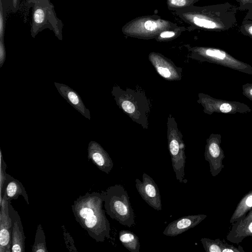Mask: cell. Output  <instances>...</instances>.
Masks as SVG:
<instances>
[{
	"mask_svg": "<svg viewBox=\"0 0 252 252\" xmlns=\"http://www.w3.org/2000/svg\"><path fill=\"white\" fill-rule=\"evenodd\" d=\"M135 186L142 199L150 206L157 211L162 209L160 191L152 177L143 173L142 181L136 179Z\"/></svg>",
	"mask_w": 252,
	"mask_h": 252,
	"instance_id": "9",
	"label": "cell"
},
{
	"mask_svg": "<svg viewBox=\"0 0 252 252\" xmlns=\"http://www.w3.org/2000/svg\"><path fill=\"white\" fill-rule=\"evenodd\" d=\"M169 2L174 6L181 7L185 5L187 1V0H169Z\"/></svg>",
	"mask_w": 252,
	"mask_h": 252,
	"instance_id": "28",
	"label": "cell"
},
{
	"mask_svg": "<svg viewBox=\"0 0 252 252\" xmlns=\"http://www.w3.org/2000/svg\"><path fill=\"white\" fill-rule=\"evenodd\" d=\"M5 15L1 0H0V40H4Z\"/></svg>",
	"mask_w": 252,
	"mask_h": 252,
	"instance_id": "23",
	"label": "cell"
},
{
	"mask_svg": "<svg viewBox=\"0 0 252 252\" xmlns=\"http://www.w3.org/2000/svg\"><path fill=\"white\" fill-rule=\"evenodd\" d=\"M221 252H245L243 247L239 245L238 248L233 245H229L224 240L221 243Z\"/></svg>",
	"mask_w": 252,
	"mask_h": 252,
	"instance_id": "22",
	"label": "cell"
},
{
	"mask_svg": "<svg viewBox=\"0 0 252 252\" xmlns=\"http://www.w3.org/2000/svg\"><path fill=\"white\" fill-rule=\"evenodd\" d=\"M104 197V208L112 219L121 224L131 227L135 224V214L125 188L121 185H115L102 191Z\"/></svg>",
	"mask_w": 252,
	"mask_h": 252,
	"instance_id": "3",
	"label": "cell"
},
{
	"mask_svg": "<svg viewBox=\"0 0 252 252\" xmlns=\"http://www.w3.org/2000/svg\"><path fill=\"white\" fill-rule=\"evenodd\" d=\"M111 94L120 109L143 128L148 129L151 103L141 89L124 90L116 85Z\"/></svg>",
	"mask_w": 252,
	"mask_h": 252,
	"instance_id": "2",
	"label": "cell"
},
{
	"mask_svg": "<svg viewBox=\"0 0 252 252\" xmlns=\"http://www.w3.org/2000/svg\"><path fill=\"white\" fill-rule=\"evenodd\" d=\"M103 192H87L79 196L71 205L76 221L96 242L110 238V224L102 208Z\"/></svg>",
	"mask_w": 252,
	"mask_h": 252,
	"instance_id": "1",
	"label": "cell"
},
{
	"mask_svg": "<svg viewBox=\"0 0 252 252\" xmlns=\"http://www.w3.org/2000/svg\"><path fill=\"white\" fill-rule=\"evenodd\" d=\"M11 10L15 12L19 8L20 0H10Z\"/></svg>",
	"mask_w": 252,
	"mask_h": 252,
	"instance_id": "30",
	"label": "cell"
},
{
	"mask_svg": "<svg viewBox=\"0 0 252 252\" xmlns=\"http://www.w3.org/2000/svg\"><path fill=\"white\" fill-rule=\"evenodd\" d=\"M3 196L0 198V252H11L12 220L8 203Z\"/></svg>",
	"mask_w": 252,
	"mask_h": 252,
	"instance_id": "11",
	"label": "cell"
},
{
	"mask_svg": "<svg viewBox=\"0 0 252 252\" xmlns=\"http://www.w3.org/2000/svg\"><path fill=\"white\" fill-rule=\"evenodd\" d=\"M167 136L168 148L176 178L179 183H184L186 158L185 153V145L183 136L178 128L175 118L172 114H169L167 117Z\"/></svg>",
	"mask_w": 252,
	"mask_h": 252,
	"instance_id": "4",
	"label": "cell"
},
{
	"mask_svg": "<svg viewBox=\"0 0 252 252\" xmlns=\"http://www.w3.org/2000/svg\"><path fill=\"white\" fill-rule=\"evenodd\" d=\"M55 85L60 94L83 116L91 120L89 110L84 105L79 94L69 86L55 82Z\"/></svg>",
	"mask_w": 252,
	"mask_h": 252,
	"instance_id": "17",
	"label": "cell"
},
{
	"mask_svg": "<svg viewBox=\"0 0 252 252\" xmlns=\"http://www.w3.org/2000/svg\"><path fill=\"white\" fill-rule=\"evenodd\" d=\"M8 207L12 223L11 252H24L25 236L20 217L17 211L13 208L11 201L8 203Z\"/></svg>",
	"mask_w": 252,
	"mask_h": 252,
	"instance_id": "15",
	"label": "cell"
},
{
	"mask_svg": "<svg viewBox=\"0 0 252 252\" xmlns=\"http://www.w3.org/2000/svg\"><path fill=\"white\" fill-rule=\"evenodd\" d=\"M191 58L202 62L216 63L243 73L252 75V66L231 56L221 49L211 47L191 49Z\"/></svg>",
	"mask_w": 252,
	"mask_h": 252,
	"instance_id": "6",
	"label": "cell"
},
{
	"mask_svg": "<svg viewBox=\"0 0 252 252\" xmlns=\"http://www.w3.org/2000/svg\"><path fill=\"white\" fill-rule=\"evenodd\" d=\"M149 60L158 73L167 81H179L182 79L183 69L162 55L152 52Z\"/></svg>",
	"mask_w": 252,
	"mask_h": 252,
	"instance_id": "10",
	"label": "cell"
},
{
	"mask_svg": "<svg viewBox=\"0 0 252 252\" xmlns=\"http://www.w3.org/2000/svg\"><path fill=\"white\" fill-rule=\"evenodd\" d=\"M2 190L3 196L7 201H11L12 200L16 199L20 195H22L27 203L29 204L28 195L21 182L6 173L2 186L0 188L1 193Z\"/></svg>",
	"mask_w": 252,
	"mask_h": 252,
	"instance_id": "16",
	"label": "cell"
},
{
	"mask_svg": "<svg viewBox=\"0 0 252 252\" xmlns=\"http://www.w3.org/2000/svg\"><path fill=\"white\" fill-rule=\"evenodd\" d=\"M226 238L229 242L238 244L244 238L252 237V209L247 214L234 222Z\"/></svg>",
	"mask_w": 252,
	"mask_h": 252,
	"instance_id": "14",
	"label": "cell"
},
{
	"mask_svg": "<svg viewBox=\"0 0 252 252\" xmlns=\"http://www.w3.org/2000/svg\"><path fill=\"white\" fill-rule=\"evenodd\" d=\"M221 135L212 133L206 139L204 158L209 162L210 172L213 177L217 176L222 170V160L225 155L221 146Z\"/></svg>",
	"mask_w": 252,
	"mask_h": 252,
	"instance_id": "8",
	"label": "cell"
},
{
	"mask_svg": "<svg viewBox=\"0 0 252 252\" xmlns=\"http://www.w3.org/2000/svg\"><path fill=\"white\" fill-rule=\"evenodd\" d=\"M197 102L203 107L205 114L214 113L226 114L247 113L252 111L247 104L238 101H232L215 98L208 94L200 93Z\"/></svg>",
	"mask_w": 252,
	"mask_h": 252,
	"instance_id": "7",
	"label": "cell"
},
{
	"mask_svg": "<svg viewBox=\"0 0 252 252\" xmlns=\"http://www.w3.org/2000/svg\"><path fill=\"white\" fill-rule=\"evenodd\" d=\"M200 241L206 252H221L222 240L220 239L212 240L207 238H202Z\"/></svg>",
	"mask_w": 252,
	"mask_h": 252,
	"instance_id": "21",
	"label": "cell"
},
{
	"mask_svg": "<svg viewBox=\"0 0 252 252\" xmlns=\"http://www.w3.org/2000/svg\"><path fill=\"white\" fill-rule=\"evenodd\" d=\"M243 94L252 101V83H246L242 86Z\"/></svg>",
	"mask_w": 252,
	"mask_h": 252,
	"instance_id": "25",
	"label": "cell"
},
{
	"mask_svg": "<svg viewBox=\"0 0 252 252\" xmlns=\"http://www.w3.org/2000/svg\"><path fill=\"white\" fill-rule=\"evenodd\" d=\"M159 23L153 20L146 21L143 24L144 29L149 32L157 31L159 28Z\"/></svg>",
	"mask_w": 252,
	"mask_h": 252,
	"instance_id": "24",
	"label": "cell"
},
{
	"mask_svg": "<svg viewBox=\"0 0 252 252\" xmlns=\"http://www.w3.org/2000/svg\"><path fill=\"white\" fill-rule=\"evenodd\" d=\"M252 209V190L243 196L237 204L230 220V223L236 221L245 216Z\"/></svg>",
	"mask_w": 252,
	"mask_h": 252,
	"instance_id": "18",
	"label": "cell"
},
{
	"mask_svg": "<svg viewBox=\"0 0 252 252\" xmlns=\"http://www.w3.org/2000/svg\"><path fill=\"white\" fill-rule=\"evenodd\" d=\"M88 158L99 170L109 174L113 167V162L107 152L97 142L92 141L88 147Z\"/></svg>",
	"mask_w": 252,
	"mask_h": 252,
	"instance_id": "13",
	"label": "cell"
},
{
	"mask_svg": "<svg viewBox=\"0 0 252 252\" xmlns=\"http://www.w3.org/2000/svg\"><path fill=\"white\" fill-rule=\"evenodd\" d=\"M33 4L31 27V35L36 34L46 28L54 31L58 38L62 40L61 21L57 18L54 7L49 0H27Z\"/></svg>",
	"mask_w": 252,
	"mask_h": 252,
	"instance_id": "5",
	"label": "cell"
},
{
	"mask_svg": "<svg viewBox=\"0 0 252 252\" xmlns=\"http://www.w3.org/2000/svg\"><path fill=\"white\" fill-rule=\"evenodd\" d=\"M175 35V33L173 31H164L159 34V37L162 39L169 38L174 36Z\"/></svg>",
	"mask_w": 252,
	"mask_h": 252,
	"instance_id": "29",
	"label": "cell"
},
{
	"mask_svg": "<svg viewBox=\"0 0 252 252\" xmlns=\"http://www.w3.org/2000/svg\"><path fill=\"white\" fill-rule=\"evenodd\" d=\"M207 217L206 215L198 214L184 216L169 223L163 231V234L170 237H175L199 224Z\"/></svg>",
	"mask_w": 252,
	"mask_h": 252,
	"instance_id": "12",
	"label": "cell"
},
{
	"mask_svg": "<svg viewBox=\"0 0 252 252\" xmlns=\"http://www.w3.org/2000/svg\"><path fill=\"white\" fill-rule=\"evenodd\" d=\"M242 29L245 34L252 37V22L244 24L242 26Z\"/></svg>",
	"mask_w": 252,
	"mask_h": 252,
	"instance_id": "27",
	"label": "cell"
},
{
	"mask_svg": "<svg viewBox=\"0 0 252 252\" xmlns=\"http://www.w3.org/2000/svg\"><path fill=\"white\" fill-rule=\"evenodd\" d=\"M119 237L122 245L130 252H139L140 244L138 236L129 230H122Z\"/></svg>",
	"mask_w": 252,
	"mask_h": 252,
	"instance_id": "19",
	"label": "cell"
},
{
	"mask_svg": "<svg viewBox=\"0 0 252 252\" xmlns=\"http://www.w3.org/2000/svg\"><path fill=\"white\" fill-rule=\"evenodd\" d=\"M32 252H48L46 245L45 236L41 224H38L34 243L32 247Z\"/></svg>",
	"mask_w": 252,
	"mask_h": 252,
	"instance_id": "20",
	"label": "cell"
},
{
	"mask_svg": "<svg viewBox=\"0 0 252 252\" xmlns=\"http://www.w3.org/2000/svg\"><path fill=\"white\" fill-rule=\"evenodd\" d=\"M4 40H0V67L3 65L6 58V51Z\"/></svg>",
	"mask_w": 252,
	"mask_h": 252,
	"instance_id": "26",
	"label": "cell"
},
{
	"mask_svg": "<svg viewBox=\"0 0 252 252\" xmlns=\"http://www.w3.org/2000/svg\"><path fill=\"white\" fill-rule=\"evenodd\" d=\"M240 2L241 4L244 5L248 3L252 2V0H240Z\"/></svg>",
	"mask_w": 252,
	"mask_h": 252,
	"instance_id": "31",
	"label": "cell"
}]
</instances>
